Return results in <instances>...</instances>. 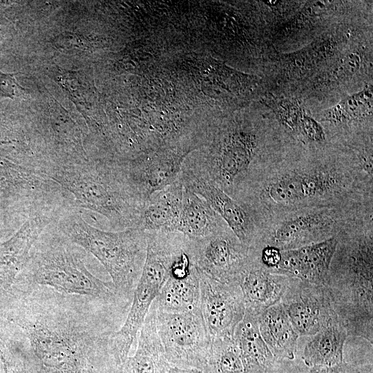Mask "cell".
<instances>
[{
	"mask_svg": "<svg viewBox=\"0 0 373 373\" xmlns=\"http://www.w3.org/2000/svg\"><path fill=\"white\" fill-rule=\"evenodd\" d=\"M146 253L126 318L113 336L117 356L126 361L145 318L170 274L173 262L186 247V237L178 232L145 231Z\"/></svg>",
	"mask_w": 373,
	"mask_h": 373,
	"instance_id": "obj_6",
	"label": "cell"
},
{
	"mask_svg": "<svg viewBox=\"0 0 373 373\" xmlns=\"http://www.w3.org/2000/svg\"><path fill=\"white\" fill-rule=\"evenodd\" d=\"M188 144L164 146L117 160L128 180L145 202L155 192L175 182L183 163L194 151Z\"/></svg>",
	"mask_w": 373,
	"mask_h": 373,
	"instance_id": "obj_9",
	"label": "cell"
},
{
	"mask_svg": "<svg viewBox=\"0 0 373 373\" xmlns=\"http://www.w3.org/2000/svg\"><path fill=\"white\" fill-rule=\"evenodd\" d=\"M298 132L311 142H321L325 139L323 126L305 111L300 118Z\"/></svg>",
	"mask_w": 373,
	"mask_h": 373,
	"instance_id": "obj_29",
	"label": "cell"
},
{
	"mask_svg": "<svg viewBox=\"0 0 373 373\" xmlns=\"http://www.w3.org/2000/svg\"><path fill=\"white\" fill-rule=\"evenodd\" d=\"M291 278L262 266L249 250V260L238 284L242 294L245 313L258 317L269 307L279 303Z\"/></svg>",
	"mask_w": 373,
	"mask_h": 373,
	"instance_id": "obj_16",
	"label": "cell"
},
{
	"mask_svg": "<svg viewBox=\"0 0 373 373\" xmlns=\"http://www.w3.org/2000/svg\"><path fill=\"white\" fill-rule=\"evenodd\" d=\"M167 362L155 325V311L151 305L139 331L135 354L122 365V373H164Z\"/></svg>",
	"mask_w": 373,
	"mask_h": 373,
	"instance_id": "obj_21",
	"label": "cell"
},
{
	"mask_svg": "<svg viewBox=\"0 0 373 373\" xmlns=\"http://www.w3.org/2000/svg\"><path fill=\"white\" fill-rule=\"evenodd\" d=\"M348 336L338 317L319 331L305 346L301 359L305 365L334 366L344 362L343 349Z\"/></svg>",
	"mask_w": 373,
	"mask_h": 373,
	"instance_id": "obj_24",
	"label": "cell"
},
{
	"mask_svg": "<svg viewBox=\"0 0 373 373\" xmlns=\"http://www.w3.org/2000/svg\"><path fill=\"white\" fill-rule=\"evenodd\" d=\"M361 59L358 55L350 53L343 57L328 74L329 80L337 82L352 76L359 68Z\"/></svg>",
	"mask_w": 373,
	"mask_h": 373,
	"instance_id": "obj_28",
	"label": "cell"
},
{
	"mask_svg": "<svg viewBox=\"0 0 373 373\" xmlns=\"http://www.w3.org/2000/svg\"><path fill=\"white\" fill-rule=\"evenodd\" d=\"M257 151V138L251 131L233 127L222 133L206 152L186 157L184 164L231 197L250 171Z\"/></svg>",
	"mask_w": 373,
	"mask_h": 373,
	"instance_id": "obj_7",
	"label": "cell"
},
{
	"mask_svg": "<svg viewBox=\"0 0 373 373\" xmlns=\"http://www.w3.org/2000/svg\"><path fill=\"white\" fill-rule=\"evenodd\" d=\"M338 238L327 239L298 248L281 250V260L273 272L317 285L327 284Z\"/></svg>",
	"mask_w": 373,
	"mask_h": 373,
	"instance_id": "obj_15",
	"label": "cell"
},
{
	"mask_svg": "<svg viewBox=\"0 0 373 373\" xmlns=\"http://www.w3.org/2000/svg\"><path fill=\"white\" fill-rule=\"evenodd\" d=\"M180 180L184 187L203 198L247 247L254 241V231L247 208L209 180L182 165Z\"/></svg>",
	"mask_w": 373,
	"mask_h": 373,
	"instance_id": "obj_13",
	"label": "cell"
},
{
	"mask_svg": "<svg viewBox=\"0 0 373 373\" xmlns=\"http://www.w3.org/2000/svg\"><path fill=\"white\" fill-rule=\"evenodd\" d=\"M372 92L365 89L358 93L347 96L339 103L323 113V120L334 123L348 122L351 119L365 116L372 111Z\"/></svg>",
	"mask_w": 373,
	"mask_h": 373,
	"instance_id": "obj_26",
	"label": "cell"
},
{
	"mask_svg": "<svg viewBox=\"0 0 373 373\" xmlns=\"http://www.w3.org/2000/svg\"><path fill=\"white\" fill-rule=\"evenodd\" d=\"M47 175L72 199L76 209L105 217L115 229L139 227L146 202L115 160L95 157L53 166Z\"/></svg>",
	"mask_w": 373,
	"mask_h": 373,
	"instance_id": "obj_2",
	"label": "cell"
},
{
	"mask_svg": "<svg viewBox=\"0 0 373 373\" xmlns=\"http://www.w3.org/2000/svg\"><path fill=\"white\" fill-rule=\"evenodd\" d=\"M307 373H372V363L360 365L344 361L334 366H313Z\"/></svg>",
	"mask_w": 373,
	"mask_h": 373,
	"instance_id": "obj_30",
	"label": "cell"
},
{
	"mask_svg": "<svg viewBox=\"0 0 373 373\" xmlns=\"http://www.w3.org/2000/svg\"><path fill=\"white\" fill-rule=\"evenodd\" d=\"M198 272L200 307L211 341L233 337L236 327L245 314L240 286L238 284L223 283L200 270Z\"/></svg>",
	"mask_w": 373,
	"mask_h": 373,
	"instance_id": "obj_11",
	"label": "cell"
},
{
	"mask_svg": "<svg viewBox=\"0 0 373 373\" xmlns=\"http://www.w3.org/2000/svg\"><path fill=\"white\" fill-rule=\"evenodd\" d=\"M325 219L319 214H303L289 218L278 226L263 246L280 250L298 248L325 238Z\"/></svg>",
	"mask_w": 373,
	"mask_h": 373,
	"instance_id": "obj_23",
	"label": "cell"
},
{
	"mask_svg": "<svg viewBox=\"0 0 373 373\" xmlns=\"http://www.w3.org/2000/svg\"><path fill=\"white\" fill-rule=\"evenodd\" d=\"M5 345L0 339V373H10V365L4 350Z\"/></svg>",
	"mask_w": 373,
	"mask_h": 373,
	"instance_id": "obj_32",
	"label": "cell"
},
{
	"mask_svg": "<svg viewBox=\"0 0 373 373\" xmlns=\"http://www.w3.org/2000/svg\"><path fill=\"white\" fill-rule=\"evenodd\" d=\"M188 249L198 270L227 284H238L249 260V247L228 227L205 238H188Z\"/></svg>",
	"mask_w": 373,
	"mask_h": 373,
	"instance_id": "obj_10",
	"label": "cell"
},
{
	"mask_svg": "<svg viewBox=\"0 0 373 373\" xmlns=\"http://www.w3.org/2000/svg\"><path fill=\"white\" fill-rule=\"evenodd\" d=\"M336 182L335 178L327 172L291 173L270 183L266 194L275 203H294L325 195L334 188Z\"/></svg>",
	"mask_w": 373,
	"mask_h": 373,
	"instance_id": "obj_18",
	"label": "cell"
},
{
	"mask_svg": "<svg viewBox=\"0 0 373 373\" xmlns=\"http://www.w3.org/2000/svg\"><path fill=\"white\" fill-rule=\"evenodd\" d=\"M47 228L35 243L19 285L42 286L130 309L131 301L113 283L101 280L87 268V252L55 227Z\"/></svg>",
	"mask_w": 373,
	"mask_h": 373,
	"instance_id": "obj_3",
	"label": "cell"
},
{
	"mask_svg": "<svg viewBox=\"0 0 373 373\" xmlns=\"http://www.w3.org/2000/svg\"><path fill=\"white\" fill-rule=\"evenodd\" d=\"M183 190L179 178L171 184L153 193L145 203L139 228L144 231L175 232Z\"/></svg>",
	"mask_w": 373,
	"mask_h": 373,
	"instance_id": "obj_20",
	"label": "cell"
},
{
	"mask_svg": "<svg viewBox=\"0 0 373 373\" xmlns=\"http://www.w3.org/2000/svg\"><path fill=\"white\" fill-rule=\"evenodd\" d=\"M280 302L298 336H314L337 317L324 285L291 278Z\"/></svg>",
	"mask_w": 373,
	"mask_h": 373,
	"instance_id": "obj_12",
	"label": "cell"
},
{
	"mask_svg": "<svg viewBox=\"0 0 373 373\" xmlns=\"http://www.w3.org/2000/svg\"><path fill=\"white\" fill-rule=\"evenodd\" d=\"M279 122L287 129L298 132L300 118L305 110L294 99H282L274 106Z\"/></svg>",
	"mask_w": 373,
	"mask_h": 373,
	"instance_id": "obj_27",
	"label": "cell"
},
{
	"mask_svg": "<svg viewBox=\"0 0 373 373\" xmlns=\"http://www.w3.org/2000/svg\"><path fill=\"white\" fill-rule=\"evenodd\" d=\"M13 73H3L0 72V94L2 96L13 98L16 95L19 86L17 84Z\"/></svg>",
	"mask_w": 373,
	"mask_h": 373,
	"instance_id": "obj_31",
	"label": "cell"
},
{
	"mask_svg": "<svg viewBox=\"0 0 373 373\" xmlns=\"http://www.w3.org/2000/svg\"><path fill=\"white\" fill-rule=\"evenodd\" d=\"M256 316L245 313L233 337L240 353L244 373H291L292 361L274 357L263 341Z\"/></svg>",
	"mask_w": 373,
	"mask_h": 373,
	"instance_id": "obj_17",
	"label": "cell"
},
{
	"mask_svg": "<svg viewBox=\"0 0 373 373\" xmlns=\"http://www.w3.org/2000/svg\"><path fill=\"white\" fill-rule=\"evenodd\" d=\"M260 335L276 358L295 360L298 334L294 330L280 302L269 307L257 318Z\"/></svg>",
	"mask_w": 373,
	"mask_h": 373,
	"instance_id": "obj_19",
	"label": "cell"
},
{
	"mask_svg": "<svg viewBox=\"0 0 373 373\" xmlns=\"http://www.w3.org/2000/svg\"><path fill=\"white\" fill-rule=\"evenodd\" d=\"M227 227L203 198L184 187L182 208L175 232L190 239H200Z\"/></svg>",
	"mask_w": 373,
	"mask_h": 373,
	"instance_id": "obj_22",
	"label": "cell"
},
{
	"mask_svg": "<svg viewBox=\"0 0 373 373\" xmlns=\"http://www.w3.org/2000/svg\"><path fill=\"white\" fill-rule=\"evenodd\" d=\"M203 373H244L238 345L234 337L211 341Z\"/></svg>",
	"mask_w": 373,
	"mask_h": 373,
	"instance_id": "obj_25",
	"label": "cell"
},
{
	"mask_svg": "<svg viewBox=\"0 0 373 373\" xmlns=\"http://www.w3.org/2000/svg\"><path fill=\"white\" fill-rule=\"evenodd\" d=\"M155 311L156 329L167 362L179 367L202 370L211 338L200 308L182 313L164 312L155 308Z\"/></svg>",
	"mask_w": 373,
	"mask_h": 373,
	"instance_id": "obj_8",
	"label": "cell"
},
{
	"mask_svg": "<svg viewBox=\"0 0 373 373\" xmlns=\"http://www.w3.org/2000/svg\"><path fill=\"white\" fill-rule=\"evenodd\" d=\"M54 224L70 241L103 265L116 289L132 300L146 253V232L139 228L106 231L85 221L79 209L64 213Z\"/></svg>",
	"mask_w": 373,
	"mask_h": 373,
	"instance_id": "obj_5",
	"label": "cell"
},
{
	"mask_svg": "<svg viewBox=\"0 0 373 373\" xmlns=\"http://www.w3.org/2000/svg\"><path fill=\"white\" fill-rule=\"evenodd\" d=\"M164 373H203V372L200 369L182 368L169 364Z\"/></svg>",
	"mask_w": 373,
	"mask_h": 373,
	"instance_id": "obj_33",
	"label": "cell"
},
{
	"mask_svg": "<svg viewBox=\"0 0 373 373\" xmlns=\"http://www.w3.org/2000/svg\"><path fill=\"white\" fill-rule=\"evenodd\" d=\"M199 272L188 250L173 262L169 278L153 300L155 309L169 313H182L200 307Z\"/></svg>",
	"mask_w": 373,
	"mask_h": 373,
	"instance_id": "obj_14",
	"label": "cell"
},
{
	"mask_svg": "<svg viewBox=\"0 0 373 373\" xmlns=\"http://www.w3.org/2000/svg\"><path fill=\"white\" fill-rule=\"evenodd\" d=\"M347 335L373 343V247L372 236L339 240L325 285Z\"/></svg>",
	"mask_w": 373,
	"mask_h": 373,
	"instance_id": "obj_4",
	"label": "cell"
},
{
	"mask_svg": "<svg viewBox=\"0 0 373 373\" xmlns=\"http://www.w3.org/2000/svg\"><path fill=\"white\" fill-rule=\"evenodd\" d=\"M10 319L33 373H122L114 334L129 309L42 286L18 285Z\"/></svg>",
	"mask_w": 373,
	"mask_h": 373,
	"instance_id": "obj_1",
	"label": "cell"
}]
</instances>
